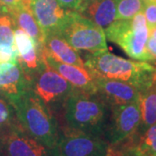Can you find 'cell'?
<instances>
[{"label": "cell", "mask_w": 156, "mask_h": 156, "mask_svg": "<svg viewBox=\"0 0 156 156\" xmlns=\"http://www.w3.org/2000/svg\"><path fill=\"white\" fill-rule=\"evenodd\" d=\"M75 11L105 30L116 20V0H82Z\"/></svg>", "instance_id": "13"}, {"label": "cell", "mask_w": 156, "mask_h": 156, "mask_svg": "<svg viewBox=\"0 0 156 156\" xmlns=\"http://www.w3.org/2000/svg\"><path fill=\"white\" fill-rule=\"evenodd\" d=\"M30 6L44 36L59 33L71 12L57 0H30Z\"/></svg>", "instance_id": "11"}, {"label": "cell", "mask_w": 156, "mask_h": 156, "mask_svg": "<svg viewBox=\"0 0 156 156\" xmlns=\"http://www.w3.org/2000/svg\"><path fill=\"white\" fill-rule=\"evenodd\" d=\"M18 51L17 47H3L0 46V63L3 62H17Z\"/></svg>", "instance_id": "24"}, {"label": "cell", "mask_w": 156, "mask_h": 156, "mask_svg": "<svg viewBox=\"0 0 156 156\" xmlns=\"http://www.w3.org/2000/svg\"><path fill=\"white\" fill-rule=\"evenodd\" d=\"M0 156H3V152H2V140H1V134H0Z\"/></svg>", "instance_id": "29"}, {"label": "cell", "mask_w": 156, "mask_h": 156, "mask_svg": "<svg viewBox=\"0 0 156 156\" xmlns=\"http://www.w3.org/2000/svg\"><path fill=\"white\" fill-rule=\"evenodd\" d=\"M92 78L95 93L110 108L140 101V90L134 84L101 76Z\"/></svg>", "instance_id": "10"}, {"label": "cell", "mask_w": 156, "mask_h": 156, "mask_svg": "<svg viewBox=\"0 0 156 156\" xmlns=\"http://www.w3.org/2000/svg\"><path fill=\"white\" fill-rule=\"evenodd\" d=\"M43 50L45 54L52 56L57 61L86 69L84 61L76 50L69 44L59 33L45 36Z\"/></svg>", "instance_id": "15"}, {"label": "cell", "mask_w": 156, "mask_h": 156, "mask_svg": "<svg viewBox=\"0 0 156 156\" xmlns=\"http://www.w3.org/2000/svg\"><path fill=\"white\" fill-rule=\"evenodd\" d=\"M23 0H0V13H9Z\"/></svg>", "instance_id": "25"}, {"label": "cell", "mask_w": 156, "mask_h": 156, "mask_svg": "<svg viewBox=\"0 0 156 156\" xmlns=\"http://www.w3.org/2000/svg\"><path fill=\"white\" fill-rule=\"evenodd\" d=\"M30 89L56 116V114L61 112L75 87L51 67L44 58V66L30 83Z\"/></svg>", "instance_id": "6"}, {"label": "cell", "mask_w": 156, "mask_h": 156, "mask_svg": "<svg viewBox=\"0 0 156 156\" xmlns=\"http://www.w3.org/2000/svg\"><path fill=\"white\" fill-rule=\"evenodd\" d=\"M144 2H147V1H150V0H143Z\"/></svg>", "instance_id": "30"}, {"label": "cell", "mask_w": 156, "mask_h": 156, "mask_svg": "<svg viewBox=\"0 0 156 156\" xmlns=\"http://www.w3.org/2000/svg\"><path fill=\"white\" fill-rule=\"evenodd\" d=\"M29 88L30 83L17 62L0 63V95L10 100Z\"/></svg>", "instance_id": "12"}, {"label": "cell", "mask_w": 156, "mask_h": 156, "mask_svg": "<svg viewBox=\"0 0 156 156\" xmlns=\"http://www.w3.org/2000/svg\"><path fill=\"white\" fill-rule=\"evenodd\" d=\"M84 63L91 76L129 83L136 86L140 92L150 85L156 73V66L147 62L128 60L108 50L89 53Z\"/></svg>", "instance_id": "3"}, {"label": "cell", "mask_w": 156, "mask_h": 156, "mask_svg": "<svg viewBox=\"0 0 156 156\" xmlns=\"http://www.w3.org/2000/svg\"><path fill=\"white\" fill-rule=\"evenodd\" d=\"M104 31L107 38L119 45L133 59L156 62L155 58L147 50L149 29L143 12L136 14L131 19H116Z\"/></svg>", "instance_id": "4"}, {"label": "cell", "mask_w": 156, "mask_h": 156, "mask_svg": "<svg viewBox=\"0 0 156 156\" xmlns=\"http://www.w3.org/2000/svg\"><path fill=\"white\" fill-rule=\"evenodd\" d=\"M16 24L13 18L7 13H0V46L14 47V31Z\"/></svg>", "instance_id": "20"}, {"label": "cell", "mask_w": 156, "mask_h": 156, "mask_svg": "<svg viewBox=\"0 0 156 156\" xmlns=\"http://www.w3.org/2000/svg\"><path fill=\"white\" fill-rule=\"evenodd\" d=\"M143 0H116V19H131L143 11Z\"/></svg>", "instance_id": "19"}, {"label": "cell", "mask_w": 156, "mask_h": 156, "mask_svg": "<svg viewBox=\"0 0 156 156\" xmlns=\"http://www.w3.org/2000/svg\"><path fill=\"white\" fill-rule=\"evenodd\" d=\"M17 122V116L10 101L0 95V131Z\"/></svg>", "instance_id": "21"}, {"label": "cell", "mask_w": 156, "mask_h": 156, "mask_svg": "<svg viewBox=\"0 0 156 156\" xmlns=\"http://www.w3.org/2000/svg\"><path fill=\"white\" fill-rule=\"evenodd\" d=\"M60 156H115L105 138L61 127Z\"/></svg>", "instance_id": "7"}, {"label": "cell", "mask_w": 156, "mask_h": 156, "mask_svg": "<svg viewBox=\"0 0 156 156\" xmlns=\"http://www.w3.org/2000/svg\"><path fill=\"white\" fill-rule=\"evenodd\" d=\"M14 37H15V45L18 51V55L26 54L30 50H31L36 47H38L36 42L34 41V39L30 36H29L24 30H23L22 29H15Z\"/></svg>", "instance_id": "22"}, {"label": "cell", "mask_w": 156, "mask_h": 156, "mask_svg": "<svg viewBox=\"0 0 156 156\" xmlns=\"http://www.w3.org/2000/svg\"><path fill=\"white\" fill-rule=\"evenodd\" d=\"M57 1L60 4V5L62 6L63 8L71 11H76L82 0H57Z\"/></svg>", "instance_id": "26"}, {"label": "cell", "mask_w": 156, "mask_h": 156, "mask_svg": "<svg viewBox=\"0 0 156 156\" xmlns=\"http://www.w3.org/2000/svg\"><path fill=\"white\" fill-rule=\"evenodd\" d=\"M60 113L62 127L104 138L110 107L96 93L75 88Z\"/></svg>", "instance_id": "1"}, {"label": "cell", "mask_w": 156, "mask_h": 156, "mask_svg": "<svg viewBox=\"0 0 156 156\" xmlns=\"http://www.w3.org/2000/svg\"><path fill=\"white\" fill-rule=\"evenodd\" d=\"M121 143L116 148H112L115 156H156V123L143 134H134Z\"/></svg>", "instance_id": "14"}, {"label": "cell", "mask_w": 156, "mask_h": 156, "mask_svg": "<svg viewBox=\"0 0 156 156\" xmlns=\"http://www.w3.org/2000/svg\"><path fill=\"white\" fill-rule=\"evenodd\" d=\"M30 0H23L19 5L11 10L8 14L13 18L17 28L24 30L34 39L39 48H43L45 36L34 17L30 6Z\"/></svg>", "instance_id": "17"}, {"label": "cell", "mask_w": 156, "mask_h": 156, "mask_svg": "<svg viewBox=\"0 0 156 156\" xmlns=\"http://www.w3.org/2000/svg\"><path fill=\"white\" fill-rule=\"evenodd\" d=\"M140 106L141 119L137 131L134 134H143L156 123V73L150 85L140 92Z\"/></svg>", "instance_id": "18"}, {"label": "cell", "mask_w": 156, "mask_h": 156, "mask_svg": "<svg viewBox=\"0 0 156 156\" xmlns=\"http://www.w3.org/2000/svg\"><path fill=\"white\" fill-rule=\"evenodd\" d=\"M44 56L46 62L50 66L55 69L62 76H63L68 82H69L75 88L88 92L95 93V85L94 80L89 71L87 70V69L57 61L52 56L45 54L44 51Z\"/></svg>", "instance_id": "16"}, {"label": "cell", "mask_w": 156, "mask_h": 156, "mask_svg": "<svg viewBox=\"0 0 156 156\" xmlns=\"http://www.w3.org/2000/svg\"><path fill=\"white\" fill-rule=\"evenodd\" d=\"M59 34L75 50L96 53L108 50L104 30L71 11Z\"/></svg>", "instance_id": "5"}, {"label": "cell", "mask_w": 156, "mask_h": 156, "mask_svg": "<svg viewBox=\"0 0 156 156\" xmlns=\"http://www.w3.org/2000/svg\"><path fill=\"white\" fill-rule=\"evenodd\" d=\"M0 134L3 156H60L58 149L50 148L26 133L18 121Z\"/></svg>", "instance_id": "8"}, {"label": "cell", "mask_w": 156, "mask_h": 156, "mask_svg": "<svg viewBox=\"0 0 156 156\" xmlns=\"http://www.w3.org/2000/svg\"><path fill=\"white\" fill-rule=\"evenodd\" d=\"M149 36L154 37L156 40V27L154 29H151L149 30Z\"/></svg>", "instance_id": "28"}, {"label": "cell", "mask_w": 156, "mask_h": 156, "mask_svg": "<svg viewBox=\"0 0 156 156\" xmlns=\"http://www.w3.org/2000/svg\"><path fill=\"white\" fill-rule=\"evenodd\" d=\"M147 50L156 59V40L150 36L147 42Z\"/></svg>", "instance_id": "27"}, {"label": "cell", "mask_w": 156, "mask_h": 156, "mask_svg": "<svg viewBox=\"0 0 156 156\" xmlns=\"http://www.w3.org/2000/svg\"><path fill=\"white\" fill-rule=\"evenodd\" d=\"M23 130L50 148L58 149L61 128L55 115L30 88L8 100Z\"/></svg>", "instance_id": "2"}, {"label": "cell", "mask_w": 156, "mask_h": 156, "mask_svg": "<svg viewBox=\"0 0 156 156\" xmlns=\"http://www.w3.org/2000/svg\"><path fill=\"white\" fill-rule=\"evenodd\" d=\"M141 119L140 101L110 108L104 138L115 147L135 134Z\"/></svg>", "instance_id": "9"}, {"label": "cell", "mask_w": 156, "mask_h": 156, "mask_svg": "<svg viewBox=\"0 0 156 156\" xmlns=\"http://www.w3.org/2000/svg\"><path fill=\"white\" fill-rule=\"evenodd\" d=\"M143 14L145 16L147 24L149 30L156 27V0L145 2L143 8Z\"/></svg>", "instance_id": "23"}]
</instances>
